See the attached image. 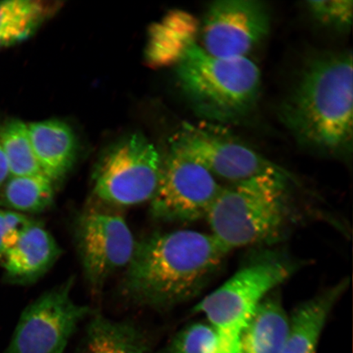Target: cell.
<instances>
[{
  "instance_id": "44dd1931",
  "label": "cell",
  "mask_w": 353,
  "mask_h": 353,
  "mask_svg": "<svg viewBox=\"0 0 353 353\" xmlns=\"http://www.w3.org/2000/svg\"><path fill=\"white\" fill-rule=\"evenodd\" d=\"M217 344L212 326L196 322L181 330L161 353H216Z\"/></svg>"
},
{
  "instance_id": "5bb4252c",
  "label": "cell",
  "mask_w": 353,
  "mask_h": 353,
  "mask_svg": "<svg viewBox=\"0 0 353 353\" xmlns=\"http://www.w3.org/2000/svg\"><path fill=\"white\" fill-rule=\"evenodd\" d=\"M350 283L347 279L304 302L290 317L288 334L280 353H316L322 331L335 304Z\"/></svg>"
},
{
  "instance_id": "277c9868",
  "label": "cell",
  "mask_w": 353,
  "mask_h": 353,
  "mask_svg": "<svg viewBox=\"0 0 353 353\" xmlns=\"http://www.w3.org/2000/svg\"><path fill=\"white\" fill-rule=\"evenodd\" d=\"M290 179L260 175L222 188L205 218L211 235L228 252L275 240L288 214Z\"/></svg>"
},
{
  "instance_id": "7c38bea8",
  "label": "cell",
  "mask_w": 353,
  "mask_h": 353,
  "mask_svg": "<svg viewBox=\"0 0 353 353\" xmlns=\"http://www.w3.org/2000/svg\"><path fill=\"white\" fill-rule=\"evenodd\" d=\"M61 254L54 237L41 223L33 220L4 254L3 267L7 279L12 283L30 284L46 274Z\"/></svg>"
},
{
  "instance_id": "cb8c5ba5",
  "label": "cell",
  "mask_w": 353,
  "mask_h": 353,
  "mask_svg": "<svg viewBox=\"0 0 353 353\" xmlns=\"http://www.w3.org/2000/svg\"><path fill=\"white\" fill-rule=\"evenodd\" d=\"M10 176V166H8L7 157L3 152L2 145L0 143V192H1L4 185Z\"/></svg>"
},
{
  "instance_id": "ac0fdd59",
  "label": "cell",
  "mask_w": 353,
  "mask_h": 353,
  "mask_svg": "<svg viewBox=\"0 0 353 353\" xmlns=\"http://www.w3.org/2000/svg\"><path fill=\"white\" fill-rule=\"evenodd\" d=\"M54 8L37 0L0 1V50L29 38Z\"/></svg>"
},
{
  "instance_id": "8fae6325",
  "label": "cell",
  "mask_w": 353,
  "mask_h": 353,
  "mask_svg": "<svg viewBox=\"0 0 353 353\" xmlns=\"http://www.w3.org/2000/svg\"><path fill=\"white\" fill-rule=\"evenodd\" d=\"M76 240L86 280L100 288L128 266L136 241L125 219L108 212L90 210L79 216Z\"/></svg>"
},
{
  "instance_id": "4fadbf2b",
  "label": "cell",
  "mask_w": 353,
  "mask_h": 353,
  "mask_svg": "<svg viewBox=\"0 0 353 353\" xmlns=\"http://www.w3.org/2000/svg\"><path fill=\"white\" fill-rule=\"evenodd\" d=\"M35 157L42 173L54 183L68 174L77 160L78 143L68 123L47 120L28 125Z\"/></svg>"
},
{
  "instance_id": "7402d4cb",
  "label": "cell",
  "mask_w": 353,
  "mask_h": 353,
  "mask_svg": "<svg viewBox=\"0 0 353 353\" xmlns=\"http://www.w3.org/2000/svg\"><path fill=\"white\" fill-rule=\"evenodd\" d=\"M352 0H320L307 1L306 7L320 24L346 32L352 26Z\"/></svg>"
},
{
  "instance_id": "ba28073f",
  "label": "cell",
  "mask_w": 353,
  "mask_h": 353,
  "mask_svg": "<svg viewBox=\"0 0 353 353\" xmlns=\"http://www.w3.org/2000/svg\"><path fill=\"white\" fill-rule=\"evenodd\" d=\"M74 279L46 291L21 313L3 353H64L90 307L74 301Z\"/></svg>"
},
{
  "instance_id": "30bf717a",
  "label": "cell",
  "mask_w": 353,
  "mask_h": 353,
  "mask_svg": "<svg viewBox=\"0 0 353 353\" xmlns=\"http://www.w3.org/2000/svg\"><path fill=\"white\" fill-rule=\"evenodd\" d=\"M271 14L258 0H217L207 8L201 26V47L222 59L248 57L266 39Z\"/></svg>"
},
{
  "instance_id": "603a6c76",
  "label": "cell",
  "mask_w": 353,
  "mask_h": 353,
  "mask_svg": "<svg viewBox=\"0 0 353 353\" xmlns=\"http://www.w3.org/2000/svg\"><path fill=\"white\" fill-rule=\"evenodd\" d=\"M32 222V219L19 212L0 210V261L19 241L25 228Z\"/></svg>"
},
{
  "instance_id": "9a60e30c",
  "label": "cell",
  "mask_w": 353,
  "mask_h": 353,
  "mask_svg": "<svg viewBox=\"0 0 353 353\" xmlns=\"http://www.w3.org/2000/svg\"><path fill=\"white\" fill-rule=\"evenodd\" d=\"M201 26L191 13L174 10L150 28L145 59L154 68L176 65L197 43Z\"/></svg>"
},
{
  "instance_id": "7a4b0ae2",
  "label": "cell",
  "mask_w": 353,
  "mask_h": 353,
  "mask_svg": "<svg viewBox=\"0 0 353 353\" xmlns=\"http://www.w3.org/2000/svg\"><path fill=\"white\" fill-rule=\"evenodd\" d=\"M352 74L351 51L325 52L303 66L280 108L282 123L302 147L332 157L351 153Z\"/></svg>"
},
{
  "instance_id": "8992f818",
  "label": "cell",
  "mask_w": 353,
  "mask_h": 353,
  "mask_svg": "<svg viewBox=\"0 0 353 353\" xmlns=\"http://www.w3.org/2000/svg\"><path fill=\"white\" fill-rule=\"evenodd\" d=\"M162 162L156 147L143 135L128 137L101 159L94 175L95 196L117 206L151 201L160 183Z\"/></svg>"
},
{
  "instance_id": "9c48e42d",
  "label": "cell",
  "mask_w": 353,
  "mask_h": 353,
  "mask_svg": "<svg viewBox=\"0 0 353 353\" xmlns=\"http://www.w3.org/2000/svg\"><path fill=\"white\" fill-rule=\"evenodd\" d=\"M222 188L205 167L170 147L151 201L152 216L173 223L206 218Z\"/></svg>"
},
{
  "instance_id": "ffe728a7",
  "label": "cell",
  "mask_w": 353,
  "mask_h": 353,
  "mask_svg": "<svg viewBox=\"0 0 353 353\" xmlns=\"http://www.w3.org/2000/svg\"><path fill=\"white\" fill-rule=\"evenodd\" d=\"M0 143L11 176L43 174L30 143L28 125L23 121L12 119L0 126Z\"/></svg>"
},
{
  "instance_id": "d6986e66",
  "label": "cell",
  "mask_w": 353,
  "mask_h": 353,
  "mask_svg": "<svg viewBox=\"0 0 353 353\" xmlns=\"http://www.w3.org/2000/svg\"><path fill=\"white\" fill-rule=\"evenodd\" d=\"M54 183L43 174L10 176L1 192V204L21 214L41 213L54 199Z\"/></svg>"
},
{
  "instance_id": "52a82bcc",
  "label": "cell",
  "mask_w": 353,
  "mask_h": 353,
  "mask_svg": "<svg viewBox=\"0 0 353 353\" xmlns=\"http://www.w3.org/2000/svg\"><path fill=\"white\" fill-rule=\"evenodd\" d=\"M222 126L207 122L185 125L171 139L170 147L232 183L260 175L290 176Z\"/></svg>"
},
{
  "instance_id": "2e32d148",
  "label": "cell",
  "mask_w": 353,
  "mask_h": 353,
  "mask_svg": "<svg viewBox=\"0 0 353 353\" xmlns=\"http://www.w3.org/2000/svg\"><path fill=\"white\" fill-rule=\"evenodd\" d=\"M290 326L279 298L268 295L242 330L237 353H280Z\"/></svg>"
},
{
  "instance_id": "5b68a950",
  "label": "cell",
  "mask_w": 353,
  "mask_h": 353,
  "mask_svg": "<svg viewBox=\"0 0 353 353\" xmlns=\"http://www.w3.org/2000/svg\"><path fill=\"white\" fill-rule=\"evenodd\" d=\"M296 266L275 254L263 255L236 272L193 308L217 334L216 353H237L243 329L272 291L294 274Z\"/></svg>"
},
{
  "instance_id": "e0dca14e",
  "label": "cell",
  "mask_w": 353,
  "mask_h": 353,
  "mask_svg": "<svg viewBox=\"0 0 353 353\" xmlns=\"http://www.w3.org/2000/svg\"><path fill=\"white\" fill-rule=\"evenodd\" d=\"M144 333L130 321L92 316L77 353H148Z\"/></svg>"
},
{
  "instance_id": "3957f363",
  "label": "cell",
  "mask_w": 353,
  "mask_h": 353,
  "mask_svg": "<svg viewBox=\"0 0 353 353\" xmlns=\"http://www.w3.org/2000/svg\"><path fill=\"white\" fill-rule=\"evenodd\" d=\"M176 65L184 95L207 123L241 121L258 104L261 72L249 57H214L195 43Z\"/></svg>"
},
{
  "instance_id": "6da1fadb",
  "label": "cell",
  "mask_w": 353,
  "mask_h": 353,
  "mask_svg": "<svg viewBox=\"0 0 353 353\" xmlns=\"http://www.w3.org/2000/svg\"><path fill=\"white\" fill-rule=\"evenodd\" d=\"M211 235L193 230L154 232L136 241L123 276V295L161 310L201 292L228 254Z\"/></svg>"
}]
</instances>
